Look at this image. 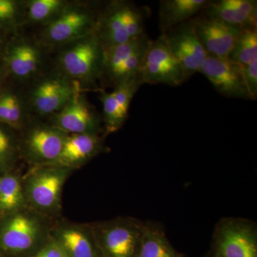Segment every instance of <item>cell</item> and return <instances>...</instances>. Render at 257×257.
Returning a JSON list of instances; mask_svg holds the SVG:
<instances>
[{"instance_id": "cell-13", "label": "cell", "mask_w": 257, "mask_h": 257, "mask_svg": "<svg viewBox=\"0 0 257 257\" xmlns=\"http://www.w3.org/2000/svg\"><path fill=\"white\" fill-rule=\"evenodd\" d=\"M47 119L50 124L69 135H99L101 131L102 118L88 101L77 82L73 95L68 102Z\"/></svg>"}, {"instance_id": "cell-14", "label": "cell", "mask_w": 257, "mask_h": 257, "mask_svg": "<svg viewBox=\"0 0 257 257\" xmlns=\"http://www.w3.org/2000/svg\"><path fill=\"white\" fill-rule=\"evenodd\" d=\"M199 72L221 95L252 100L245 84L243 66L228 59L208 55Z\"/></svg>"}, {"instance_id": "cell-2", "label": "cell", "mask_w": 257, "mask_h": 257, "mask_svg": "<svg viewBox=\"0 0 257 257\" xmlns=\"http://www.w3.org/2000/svg\"><path fill=\"white\" fill-rule=\"evenodd\" d=\"M151 12L146 6L116 0L99 10L94 32L104 49L121 45L145 34Z\"/></svg>"}, {"instance_id": "cell-11", "label": "cell", "mask_w": 257, "mask_h": 257, "mask_svg": "<svg viewBox=\"0 0 257 257\" xmlns=\"http://www.w3.org/2000/svg\"><path fill=\"white\" fill-rule=\"evenodd\" d=\"M140 74L143 84L177 87L187 80L180 62L172 53L163 33L157 40H152Z\"/></svg>"}, {"instance_id": "cell-32", "label": "cell", "mask_w": 257, "mask_h": 257, "mask_svg": "<svg viewBox=\"0 0 257 257\" xmlns=\"http://www.w3.org/2000/svg\"><path fill=\"white\" fill-rule=\"evenodd\" d=\"M7 76L5 74L4 69H3L2 66L0 65V92H1L3 88L4 87L5 84L7 83Z\"/></svg>"}, {"instance_id": "cell-31", "label": "cell", "mask_w": 257, "mask_h": 257, "mask_svg": "<svg viewBox=\"0 0 257 257\" xmlns=\"http://www.w3.org/2000/svg\"><path fill=\"white\" fill-rule=\"evenodd\" d=\"M9 37L8 35H7L6 34L0 30V55H1L2 52L4 50L5 45H6Z\"/></svg>"}, {"instance_id": "cell-19", "label": "cell", "mask_w": 257, "mask_h": 257, "mask_svg": "<svg viewBox=\"0 0 257 257\" xmlns=\"http://www.w3.org/2000/svg\"><path fill=\"white\" fill-rule=\"evenodd\" d=\"M104 151L102 139L94 134L68 135L53 167L75 170Z\"/></svg>"}, {"instance_id": "cell-23", "label": "cell", "mask_w": 257, "mask_h": 257, "mask_svg": "<svg viewBox=\"0 0 257 257\" xmlns=\"http://www.w3.org/2000/svg\"><path fill=\"white\" fill-rule=\"evenodd\" d=\"M135 257H182L171 245L165 231L155 223H144L141 241Z\"/></svg>"}, {"instance_id": "cell-26", "label": "cell", "mask_w": 257, "mask_h": 257, "mask_svg": "<svg viewBox=\"0 0 257 257\" xmlns=\"http://www.w3.org/2000/svg\"><path fill=\"white\" fill-rule=\"evenodd\" d=\"M20 156L18 132L0 123V175L13 172Z\"/></svg>"}, {"instance_id": "cell-1", "label": "cell", "mask_w": 257, "mask_h": 257, "mask_svg": "<svg viewBox=\"0 0 257 257\" xmlns=\"http://www.w3.org/2000/svg\"><path fill=\"white\" fill-rule=\"evenodd\" d=\"M53 68L78 83L83 91L99 89L104 49L95 32L57 49Z\"/></svg>"}, {"instance_id": "cell-30", "label": "cell", "mask_w": 257, "mask_h": 257, "mask_svg": "<svg viewBox=\"0 0 257 257\" xmlns=\"http://www.w3.org/2000/svg\"><path fill=\"white\" fill-rule=\"evenodd\" d=\"M66 255L63 247L53 238L34 257H65Z\"/></svg>"}, {"instance_id": "cell-5", "label": "cell", "mask_w": 257, "mask_h": 257, "mask_svg": "<svg viewBox=\"0 0 257 257\" xmlns=\"http://www.w3.org/2000/svg\"><path fill=\"white\" fill-rule=\"evenodd\" d=\"M77 82L52 68L25 86L22 92L29 114L47 118L58 112L73 95Z\"/></svg>"}, {"instance_id": "cell-22", "label": "cell", "mask_w": 257, "mask_h": 257, "mask_svg": "<svg viewBox=\"0 0 257 257\" xmlns=\"http://www.w3.org/2000/svg\"><path fill=\"white\" fill-rule=\"evenodd\" d=\"M31 118L22 92L5 84L0 92V123L20 133Z\"/></svg>"}, {"instance_id": "cell-24", "label": "cell", "mask_w": 257, "mask_h": 257, "mask_svg": "<svg viewBox=\"0 0 257 257\" xmlns=\"http://www.w3.org/2000/svg\"><path fill=\"white\" fill-rule=\"evenodd\" d=\"M28 206L20 177L13 172L0 175V219Z\"/></svg>"}, {"instance_id": "cell-34", "label": "cell", "mask_w": 257, "mask_h": 257, "mask_svg": "<svg viewBox=\"0 0 257 257\" xmlns=\"http://www.w3.org/2000/svg\"><path fill=\"white\" fill-rule=\"evenodd\" d=\"M0 255H1V253H0Z\"/></svg>"}, {"instance_id": "cell-20", "label": "cell", "mask_w": 257, "mask_h": 257, "mask_svg": "<svg viewBox=\"0 0 257 257\" xmlns=\"http://www.w3.org/2000/svg\"><path fill=\"white\" fill-rule=\"evenodd\" d=\"M52 234L68 256L97 257V247L90 225L64 224Z\"/></svg>"}, {"instance_id": "cell-16", "label": "cell", "mask_w": 257, "mask_h": 257, "mask_svg": "<svg viewBox=\"0 0 257 257\" xmlns=\"http://www.w3.org/2000/svg\"><path fill=\"white\" fill-rule=\"evenodd\" d=\"M197 36L208 55L229 59L243 29L205 18L202 15L192 19Z\"/></svg>"}, {"instance_id": "cell-3", "label": "cell", "mask_w": 257, "mask_h": 257, "mask_svg": "<svg viewBox=\"0 0 257 257\" xmlns=\"http://www.w3.org/2000/svg\"><path fill=\"white\" fill-rule=\"evenodd\" d=\"M50 52L37 37L20 32L8 39L0 55V65L4 69L7 79L25 87L48 70Z\"/></svg>"}, {"instance_id": "cell-28", "label": "cell", "mask_w": 257, "mask_h": 257, "mask_svg": "<svg viewBox=\"0 0 257 257\" xmlns=\"http://www.w3.org/2000/svg\"><path fill=\"white\" fill-rule=\"evenodd\" d=\"M228 60L241 66L257 60V28L243 29Z\"/></svg>"}, {"instance_id": "cell-21", "label": "cell", "mask_w": 257, "mask_h": 257, "mask_svg": "<svg viewBox=\"0 0 257 257\" xmlns=\"http://www.w3.org/2000/svg\"><path fill=\"white\" fill-rule=\"evenodd\" d=\"M208 0H162L159 10V25L162 33L197 16Z\"/></svg>"}, {"instance_id": "cell-18", "label": "cell", "mask_w": 257, "mask_h": 257, "mask_svg": "<svg viewBox=\"0 0 257 257\" xmlns=\"http://www.w3.org/2000/svg\"><path fill=\"white\" fill-rule=\"evenodd\" d=\"M203 16L241 29L257 28L256 0L208 1Z\"/></svg>"}, {"instance_id": "cell-12", "label": "cell", "mask_w": 257, "mask_h": 257, "mask_svg": "<svg viewBox=\"0 0 257 257\" xmlns=\"http://www.w3.org/2000/svg\"><path fill=\"white\" fill-rule=\"evenodd\" d=\"M214 241L219 257H257L256 226L247 219H221L214 231Z\"/></svg>"}, {"instance_id": "cell-6", "label": "cell", "mask_w": 257, "mask_h": 257, "mask_svg": "<svg viewBox=\"0 0 257 257\" xmlns=\"http://www.w3.org/2000/svg\"><path fill=\"white\" fill-rule=\"evenodd\" d=\"M152 40L146 33L121 45L104 49L99 82L114 88L141 77V69Z\"/></svg>"}, {"instance_id": "cell-8", "label": "cell", "mask_w": 257, "mask_h": 257, "mask_svg": "<svg viewBox=\"0 0 257 257\" xmlns=\"http://www.w3.org/2000/svg\"><path fill=\"white\" fill-rule=\"evenodd\" d=\"M72 171L53 166L35 167L23 181L30 207L41 215L60 210L62 189Z\"/></svg>"}, {"instance_id": "cell-27", "label": "cell", "mask_w": 257, "mask_h": 257, "mask_svg": "<svg viewBox=\"0 0 257 257\" xmlns=\"http://www.w3.org/2000/svg\"><path fill=\"white\" fill-rule=\"evenodd\" d=\"M68 3L66 0H28L27 25L45 26L53 20Z\"/></svg>"}, {"instance_id": "cell-29", "label": "cell", "mask_w": 257, "mask_h": 257, "mask_svg": "<svg viewBox=\"0 0 257 257\" xmlns=\"http://www.w3.org/2000/svg\"><path fill=\"white\" fill-rule=\"evenodd\" d=\"M245 84L252 100L257 98V60L243 66Z\"/></svg>"}, {"instance_id": "cell-7", "label": "cell", "mask_w": 257, "mask_h": 257, "mask_svg": "<svg viewBox=\"0 0 257 257\" xmlns=\"http://www.w3.org/2000/svg\"><path fill=\"white\" fill-rule=\"evenodd\" d=\"M41 214L28 207L0 219V253L15 255L27 252L47 232Z\"/></svg>"}, {"instance_id": "cell-9", "label": "cell", "mask_w": 257, "mask_h": 257, "mask_svg": "<svg viewBox=\"0 0 257 257\" xmlns=\"http://www.w3.org/2000/svg\"><path fill=\"white\" fill-rule=\"evenodd\" d=\"M143 221L121 217L91 224L96 247L104 257H135L141 241Z\"/></svg>"}, {"instance_id": "cell-15", "label": "cell", "mask_w": 257, "mask_h": 257, "mask_svg": "<svg viewBox=\"0 0 257 257\" xmlns=\"http://www.w3.org/2000/svg\"><path fill=\"white\" fill-rule=\"evenodd\" d=\"M172 53L178 60L188 79L197 72L208 54L197 36L192 20L170 29L165 33Z\"/></svg>"}, {"instance_id": "cell-17", "label": "cell", "mask_w": 257, "mask_h": 257, "mask_svg": "<svg viewBox=\"0 0 257 257\" xmlns=\"http://www.w3.org/2000/svg\"><path fill=\"white\" fill-rule=\"evenodd\" d=\"M143 82L141 77L120 84L111 92L98 89L99 99L102 104V122L104 135L116 133L121 128L128 117V109L134 96Z\"/></svg>"}, {"instance_id": "cell-25", "label": "cell", "mask_w": 257, "mask_h": 257, "mask_svg": "<svg viewBox=\"0 0 257 257\" xmlns=\"http://www.w3.org/2000/svg\"><path fill=\"white\" fill-rule=\"evenodd\" d=\"M27 1L0 0V30L9 37L22 32L27 25Z\"/></svg>"}, {"instance_id": "cell-4", "label": "cell", "mask_w": 257, "mask_h": 257, "mask_svg": "<svg viewBox=\"0 0 257 257\" xmlns=\"http://www.w3.org/2000/svg\"><path fill=\"white\" fill-rule=\"evenodd\" d=\"M99 10L87 3L69 1L53 20L42 27L37 38L49 51L57 50L94 32Z\"/></svg>"}, {"instance_id": "cell-33", "label": "cell", "mask_w": 257, "mask_h": 257, "mask_svg": "<svg viewBox=\"0 0 257 257\" xmlns=\"http://www.w3.org/2000/svg\"><path fill=\"white\" fill-rule=\"evenodd\" d=\"M65 257H70V256H68V255L67 254V255H66Z\"/></svg>"}, {"instance_id": "cell-10", "label": "cell", "mask_w": 257, "mask_h": 257, "mask_svg": "<svg viewBox=\"0 0 257 257\" xmlns=\"http://www.w3.org/2000/svg\"><path fill=\"white\" fill-rule=\"evenodd\" d=\"M21 157L34 167L53 163L62 151L69 134L50 123L31 118L20 132Z\"/></svg>"}]
</instances>
